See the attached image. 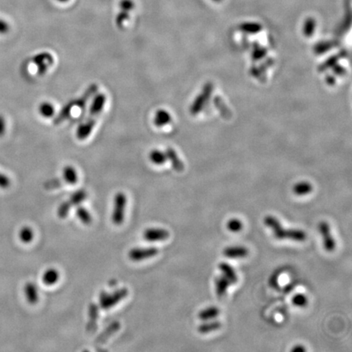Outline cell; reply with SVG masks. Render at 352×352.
Returning a JSON list of instances; mask_svg holds the SVG:
<instances>
[{
    "mask_svg": "<svg viewBox=\"0 0 352 352\" xmlns=\"http://www.w3.org/2000/svg\"><path fill=\"white\" fill-rule=\"evenodd\" d=\"M39 112L43 117L48 118L53 117L55 114V108L50 102H43L39 106Z\"/></svg>",
    "mask_w": 352,
    "mask_h": 352,
    "instance_id": "83f0119b",
    "label": "cell"
},
{
    "mask_svg": "<svg viewBox=\"0 0 352 352\" xmlns=\"http://www.w3.org/2000/svg\"><path fill=\"white\" fill-rule=\"evenodd\" d=\"M172 121V115L167 110H158L155 113L154 118H153V123L158 127L166 126L167 124L170 123Z\"/></svg>",
    "mask_w": 352,
    "mask_h": 352,
    "instance_id": "2e32d148",
    "label": "cell"
},
{
    "mask_svg": "<svg viewBox=\"0 0 352 352\" xmlns=\"http://www.w3.org/2000/svg\"><path fill=\"white\" fill-rule=\"evenodd\" d=\"M333 48L331 44H329V43H325V44H319L315 48V52L316 53H324L325 51H328L330 49V48Z\"/></svg>",
    "mask_w": 352,
    "mask_h": 352,
    "instance_id": "74e56055",
    "label": "cell"
},
{
    "mask_svg": "<svg viewBox=\"0 0 352 352\" xmlns=\"http://www.w3.org/2000/svg\"><path fill=\"white\" fill-rule=\"evenodd\" d=\"M19 237L20 240L23 243H30L35 237V234L32 229L30 227H23L19 233Z\"/></svg>",
    "mask_w": 352,
    "mask_h": 352,
    "instance_id": "f1b7e54d",
    "label": "cell"
},
{
    "mask_svg": "<svg viewBox=\"0 0 352 352\" xmlns=\"http://www.w3.org/2000/svg\"><path fill=\"white\" fill-rule=\"evenodd\" d=\"M120 328H121L120 323L118 321H114L96 338L94 342V345L96 348L103 345L104 343H106L110 337L114 336L118 331Z\"/></svg>",
    "mask_w": 352,
    "mask_h": 352,
    "instance_id": "30bf717a",
    "label": "cell"
},
{
    "mask_svg": "<svg viewBox=\"0 0 352 352\" xmlns=\"http://www.w3.org/2000/svg\"><path fill=\"white\" fill-rule=\"evenodd\" d=\"M266 226L270 228L271 230L273 232L275 237L283 240V239H289L295 241L302 242L306 239V234L304 231L300 229H284L282 224L277 218L272 215H268L264 218L263 220Z\"/></svg>",
    "mask_w": 352,
    "mask_h": 352,
    "instance_id": "3957f363",
    "label": "cell"
},
{
    "mask_svg": "<svg viewBox=\"0 0 352 352\" xmlns=\"http://www.w3.org/2000/svg\"><path fill=\"white\" fill-rule=\"evenodd\" d=\"M87 192L86 190H78V191H76L74 193L71 195V197H69V199L67 201V202L72 207V206H78L81 202L87 199Z\"/></svg>",
    "mask_w": 352,
    "mask_h": 352,
    "instance_id": "44dd1931",
    "label": "cell"
},
{
    "mask_svg": "<svg viewBox=\"0 0 352 352\" xmlns=\"http://www.w3.org/2000/svg\"><path fill=\"white\" fill-rule=\"evenodd\" d=\"M214 103L216 106L218 110H220V114L222 115L224 118H231L232 113L229 108L227 107L226 104L224 103L223 99L220 98V96H216L214 100Z\"/></svg>",
    "mask_w": 352,
    "mask_h": 352,
    "instance_id": "cb8c5ba5",
    "label": "cell"
},
{
    "mask_svg": "<svg viewBox=\"0 0 352 352\" xmlns=\"http://www.w3.org/2000/svg\"><path fill=\"white\" fill-rule=\"evenodd\" d=\"M222 325L220 321H211V322L205 323V324H202V325H200L198 327V331L201 334H206L211 333V332L215 331V330H218L221 328Z\"/></svg>",
    "mask_w": 352,
    "mask_h": 352,
    "instance_id": "484cf974",
    "label": "cell"
},
{
    "mask_svg": "<svg viewBox=\"0 0 352 352\" xmlns=\"http://www.w3.org/2000/svg\"><path fill=\"white\" fill-rule=\"evenodd\" d=\"M128 294L127 289L123 288L115 291L114 293H108L107 292H101L100 294V306L104 310L112 308L115 305L121 302Z\"/></svg>",
    "mask_w": 352,
    "mask_h": 352,
    "instance_id": "277c9868",
    "label": "cell"
},
{
    "mask_svg": "<svg viewBox=\"0 0 352 352\" xmlns=\"http://www.w3.org/2000/svg\"><path fill=\"white\" fill-rule=\"evenodd\" d=\"M59 278V272L54 268L48 269L43 276V282L46 286H53L58 282Z\"/></svg>",
    "mask_w": 352,
    "mask_h": 352,
    "instance_id": "ffe728a7",
    "label": "cell"
},
{
    "mask_svg": "<svg viewBox=\"0 0 352 352\" xmlns=\"http://www.w3.org/2000/svg\"><path fill=\"white\" fill-rule=\"evenodd\" d=\"M24 293H25L27 302L30 304H36L37 302H39V294H38V291H37L36 286L35 284L32 282H28L27 284H25Z\"/></svg>",
    "mask_w": 352,
    "mask_h": 352,
    "instance_id": "9a60e30c",
    "label": "cell"
},
{
    "mask_svg": "<svg viewBox=\"0 0 352 352\" xmlns=\"http://www.w3.org/2000/svg\"><path fill=\"white\" fill-rule=\"evenodd\" d=\"M10 30V26L7 22L0 19V35H6Z\"/></svg>",
    "mask_w": 352,
    "mask_h": 352,
    "instance_id": "f35d334b",
    "label": "cell"
},
{
    "mask_svg": "<svg viewBox=\"0 0 352 352\" xmlns=\"http://www.w3.org/2000/svg\"><path fill=\"white\" fill-rule=\"evenodd\" d=\"M305 351H306L305 348H303V347L301 345L295 346L294 348H292V352H305Z\"/></svg>",
    "mask_w": 352,
    "mask_h": 352,
    "instance_id": "7bdbcfd3",
    "label": "cell"
},
{
    "mask_svg": "<svg viewBox=\"0 0 352 352\" xmlns=\"http://www.w3.org/2000/svg\"><path fill=\"white\" fill-rule=\"evenodd\" d=\"M76 215L80 220L81 222L85 225H89L92 224V215L90 214L89 211L84 207L78 206V208L76 209Z\"/></svg>",
    "mask_w": 352,
    "mask_h": 352,
    "instance_id": "d4e9b609",
    "label": "cell"
},
{
    "mask_svg": "<svg viewBox=\"0 0 352 352\" xmlns=\"http://www.w3.org/2000/svg\"><path fill=\"white\" fill-rule=\"evenodd\" d=\"M98 88V86L95 84V83L91 84L89 87H87V90L85 91L84 93L82 96H79L78 98L71 100L58 113L57 117L53 120L54 125H59L63 121H65L66 119L69 118L73 109L78 108V109L82 110V109L85 108L90 99L92 98V96H94L97 92Z\"/></svg>",
    "mask_w": 352,
    "mask_h": 352,
    "instance_id": "7a4b0ae2",
    "label": "cell"
},
{
    "mask_svg": "<svg viewBox=\"0 0 352 352\" xmlns=\"http://www.w3.org/2000/svg\"><path fill=\"white\" fill-rule=\"evenodd\" d=\"M158 250L156 247H148V248H135L130 250L128 253V257L130 260L134 262H140V261L148 259V258H153L158 254Z\"/></svg>",
    "mask_w": 352,
    "mask_h": 352,
    "instance_id": "ba28073f",
    "label": "cell"
},
{
    "mask_svg": "<svg viewBox=\"0 0 352 352\" xmlns=\"http://www.w3.org/2000/svg\"><path fill=\"white\" fill-rule=\"evenodd\" d=\"M337 61H338V57H333V58H329V59H328L325 64H323L321 65L320 70L323 71L324 69H328L329 67L334 66V64H336Z\"/></svg>",
    "mask_w": 352,
    "mask_h": 352,
    "instance_id": "8d00e7d4",
    "label": "cell"
},
{
    "mask_svg": "<svg viewBox=\"0 0 352 352\" xmlns=\"http://www.w3.org/2000/svg\"><path fill=\"white\" fill-rule=\"evenodd\" d=\"M334 71H335V73H337L338 75H343V73H345L344 69L341 66L335 67V68H334Z\"/></svg>",
    "mask_w": 352,
    "mask_h": 352,
    "instance_id": "ee69618b",
    "label": "cell"
},
{
    "mask_svg": "<svg viewBox=\"0 0 352 352\" xmlns=\"http://www.w3.org/2000/svg\"><path fill=\"white\" fill-rule=\"evenodd\" d=\"M293 304L295 306H299V307H303L307 304V297L304 294L302 293H297L294 295L292 299Z\"/></svg>",
    "mask_w": 352,
    "mask_h": 352,
    "instance_id": "836d02e7",
    "label": "cell"
},
{
    "mask_svg": "<svg viewBox=\"0 0 352 352\" xmlns=\"http://www.w3.org/2000/svg\"><path fill=\"white\" fill-rule=\"evenodd\" d=\"M11 185V180L6 175L0 172V188H7Z\"/></svg>",
    "mask_w": 352,
    "mask_h": 352,
    "instance_id": "d590c367",
    "label": "cell"
},
{
    "mask_svg": "<svg viewBox=\"0 0 352 352\" xmlns=\"http://www.w3.org/2000/svg\"><path fill=\"white\" fill-rule=\"evenodd\" d=\"M71 206L67 201H64L63 203L59 205L58 209V216L59 219H65L69 215V211H70Z\"/></svg>",
    "mask_w": 352,
    "mask_h": 352,
    "instance_id": "1f68e13d",
    "label": "cell"
},
{
    "mask_svg": "<svg viewBox=\"0 0 352 352\" xmlns=\"http://www.w3.org/2000/svg\"><path fill=\"white\" fill-rule=\"evenodd\" d=\"M229 285H230V282L226 277H218L215 281V288H216V293H217L218 297H223L224 295L226 294Z\"/></svg>",
    "mask_w": 352,
    "mask_h": 352,
    "instance_id": "d6986e66",
    "label": "cell"
},
{
    "mask_svg": "<svg viewBox=\"0 0 352 352\" xmlns=\"http://www.w3.org/2000/svg\"><path fill=\"white\" fill-rule=\"evenodd\" d=\"M63 181L68 184H75L78 182V173L76 172L75 168L71 166H66L64 167L62 172Z\"/></svg>",
    "mask_w": 352,
    "mask_h": 352,
    "instance_id": "e0dca14e",
    "label": "cell"
},
{
    "mask_svg": "<svg viewBox=\"0 0 352 352\" xmlns=\"http://www.w3.org/2000/svg\"><path fill=\"white\" fill-rule=\"evenodd\" d=\"M223 253L227 258H245L249 254V249L244 246H230L225 248Z\"/></svg>",
    "mask_w": 352,
    "mask_h": 352,
    "instance_id": "4fadbf2b",
    "label": "cell"
},
{
    "mask_svg": "<svg viewBox=\"0 0 352 352\" xmlns=\"http://www.w3.org/2000/svg\"><path fill=\"white\" fill-rule=\"evenodd\" d=\"M106 102V96L102 93L96 95L92 101L86 121H83L76 130V137L79 140L87 139L96 126V121L102 113Z\"/></svg>",
    "mask_w": 352,
    "mask_h": 352,
    "instance_id": "6da1fadb",
    "label": "cell"
},
{
    "mask_svg": "<svg viewBox=\"0 0 352 352\" xmlns=\"http://www.w3.org/2000/svg\"><path fill=\"white\" fill-rule=\"evenodd\" d=\"M206 101H207V99L206 98V96H204L202 93H201L200 96H197L194 102L192 104L191 110H191L192 115H197V114L201 111V109L203 107Z\"/></svg>",
    "mask_w": 352,
    "mask_h": 352,
    "instance_id": "f546056e",
    "label": "cell"
},
{
    "mask_svg": "<svg viewBox=\"0 0 352 352\" xmlns=\"http://www.w3.org/2000/svg\"><path fill=\"white\" fill-rule=\"evenodd\" d=\"M243 29H244L245 31H248V32L255 33L260 30V27H259V26H256L255 25H249V27L245 26V27L243 28Z\"/></svg>",
    "mask_w": 352,
    "mask_h": 352,
    "instance_id": "b9f144b4",
    "label": "cell"
},
{
    "mask_svg": "<svg viewBox=\"0 0 352 352\" xmlns=\"http://www.w3.org/2000/svg\"><path fill=\"white\" fill-rule=\"evenodd\" d=\"M99 319V306L96 303H91L88 308V322L87 332L93 334L97 329V321Z\"/></svg>",
    "mask_w": 352,
    "mask_h": 352,
    "instance_id": "7c38bea8",
    "label": "cell"
},
{
    "mask_svg": "<svg viewBox=\"0 0 352 352\" xmlns=\"http://www.w3.org/2000/svg\"><path fill=\"white\" fill-rule=\"evenodd\" d=\"M32 61L36 64L38 73L39 75H43L53 64L54 58L51 53L44 52L35 55L32 58Z\"/></svg>",
    "mask_w": 352,
    "mask_h": 352,
    "instance_id": "8992f818",
    "label": "cell"
},
{
    "mask_svg": "<svg viewBox=\"0 0 352 352\" xmlns=\"http://www.w3.org/2000/svg\"><path fill=\"white\" fill-rule=\"evenodd\" d=\"M58 1H59V2H68V1H69V0H58Z\"/></svg>",
    "mask_w": 352,
    "mask_h": 352,
    "instance_id": "bcb514c9",
    "label": "cell"
},
{
    "mask_svg": "<svg viewBox=\"0 0 352 352\" xmlns=\"http://www.w3.org/2000/svg\"><path fill=\"white\" fill-rule=\"evenodd\" d=\"M149 158L153 164L158 165V166L164 164L167 160L166 153L161 151L159 149H153L149 153Z\"/></svg>",
    "mask_w": 352,
    "mask_h": 352,
    "instance_id": "7402d4cb",
    "label": "cell"
},
{
    "mask_svg": "<svg viewBox=\"0 0 352 352\" xmlns=\"http://www.w3.org/2000/svg\"><path fill=\"white\" fill-rule=\"evenodd\" d=\"M144 238L148 241H162L167 240L170 236L169 232L163 229H149L144 233Z\"/></svg>",
    "mask_w": 352,
    "mask_h": 352,
    "instance_id": "8fae6325",
    "label": "cell"
},
{
    "mask_svg": "<svg viewBox=\"0 0 352 352\" xmlns=\"http://www.w3.org/2000/svg\"><path fill=\"white\" fill-rule=\"evenodd\" d=\"M243 228V224L240 220L237 219H232L229 220V222L227 223V229H229V231L233 233H237L240 232Z\"/></svg>",
    "mask_w": 352,
    "mask_h": 352,
    "instance_id": "4dcf8cb0",
    "label": "cell"
},
{
    "mask_svg": "<svg viewBox=\"0 0 352 352\" xmlns=\"http://www.w3.org/2000/svg\"><path fill=\"white\" fill-rule=\"evenodd\" d=\"M327 82L328 83H329V85L334 84V78H332V77H330V76H329V77H328Z\"/></svg>",
    "mask_w": 352,
    "mask_h": 352,
    "instance_id": "f6af8a7d",
    "label": "cell"
},
{
    "mask_svg": "<svg viewBox=\"0 0 352 352\" xmlns=\"http://www.w3.org/2000/svg\"><path fill=\"white\" fill-rule=\"evenodd\" d=\"M293 191L297 196H303V195L308 194L312 191V186L308 182H301L295 184Z\"/></svg>",
    "mask_w": 352,
    "mask_h": 352,
    "instance_id": "4316f807",
    "label": "cell"
},
{
    "mask_svg": "<svg viewBox=\"0 0 352 352\" xmlns=\"http://www.w3.org/2000/svg\"><path fill=\"white\" fill-rule=\"evenodd\" d=\"M219 268L224 273V277L229 280L230 284H235L237 282V275L235 273V271L234 270V268L231 265H229V263H220Z\"/></svg>",
    "mask_w": 352,
    "mask_h": 352,
    "instance_id": "ac0fdd59",
    "label": "cell"
},
{
    "mask_svg": "<svg viewBox=\"0 0 352 352\" xmlns=\"http://www.w3.org/2000/svg\"><path fill=\"white\" fill-rule=\"evenodd\" d=\"M126 197L123 192H117L115 195V205L112 214V221L115 225H121L125 220L126 213Z\"/></svg>",
    "mask_w": 352,
    "mask_h": 352,
    "instance_id": "5b68a950",
    "label": "cell"
},
{
    "mask_svg": "<svg viewBox=\"0 0 352 352\" xmlns=\"http://www.w3.org/2000/svg\"><path fill=\"white\" fill-rule=\"evenodd\" d=\"M64 181L61 178H53L50 180L47 181L44 187L48 190L56 189V188H60L64 183Z\"/></svg>",
    "mask_w": 352,
    "mask_h": 352,
    "instance_id": "d6a6232c",
    "label": "cell"
},
{
    "mask_svg": "<svg viewBox=\"0 0 352 352\" xmlns=\"http://www.w3.org/2000/svg\"><path fill=\"white\" fill-rule=\"evenodd\" d=\"M318 229L322 235L323 244L325 250L328 252L334 251L336 248V241L334 240V236L332 235L329 224L325 221H321L319 224Z\"/></svg>",
    "mask_w": 352,
    "mask_h": 352,
    "instance_id": "52a82bcc",
    "label": "cell"
},
{
    "mask_svg": "<svg viewBox=\"0 0 352 352\" xmlns=\"http://www.w3.org/2000/svg\"><path fill=\"white\" fill-rule=\"evenodd\" d=\"M120 7H121V11L116 17V24L117 27L122 28L124 23L128 20V12L134 8V2L132 0H121V2H120Z\"/></svg>",
    "mask_w": 352,
    "mask_h": 352,
    "instance_id": "9c48e42d",
    "label": "cell"
},
{
    "mask_svg": "<svg viewBox=\"0 0 352 352\" xmlns=\"http://www.w3.org/2000/svg\"><path fill=\"white\" fill-rule=\"evenodd\" d=\"M264 55H265V50L263 48H259L255 50V53H254V58H255V59H258V58H263Z\"/></svg>",
    "mask_w": 352,
    "mask_h": 352,
    "instance_id": "60d3db41",
    "label": "cell"
},
{
    "mask_svg": "<svg viewBox=\"0 0 352 352\" xmlns=\"http://www.w3.org/2000/svg\"><path fill=\"white\" fill-rule=\"evenodd\" d=\"M315 30V21L312 19H308L304 25V35L306 36H311Z\"/></svg>",
    "mask_w": 352,
    "mask_h": 352,
    "instance_id": "e575fe53",
    "label": "cell"
},
{
    "mask_svg": "<svg viewBox=\"0 0 352 352\" xmlns=\"http://www.w3.org/2000/svg\"><path fill=\"white\" fill-rule=\"evenodd\" d=\"M220 315V309L216 306H211L200 311L198 317L201 320H208L217 317Z\"/></svg>",
    "mask_w": 352,
    "mask_h": 352,
    "instance_id": "603a6c76",
    "label": "cell"
},
{
    "mask_svg": "<svg viewBox=\"0 0 352 352\" xmlns=\"http://www.w3.org/2000/svg\"><path fill=\"white\" fill-rule=\"evenodd\" d=\"M6 132V121L2 115H0V137H2Z\"/></svg>",
    "mask_w": 352,
    "mask_h": 352,
    "instance_id": "ab89813d",
    "label": "cell"
},
{
    "mask_svg": "<svg viewBox=\"0 0 352 352\" xmlns=\"http://www.w3.org/2000/svg\"><path fill=\"white\" fill-rule=\"evenodd\" d=\"M165 153H166L167 159L171 162L172 167L176 170V172H183V169H184V166H183V163L181 162L180 159L178 158V154L175 151V149H172L171 147H168Z\"/></svg>",
    "mask_w": 352,
    "mask_h": 352,
    "instance_id": "5bb4252c",
    "label": "cell"
}]
</instances>
